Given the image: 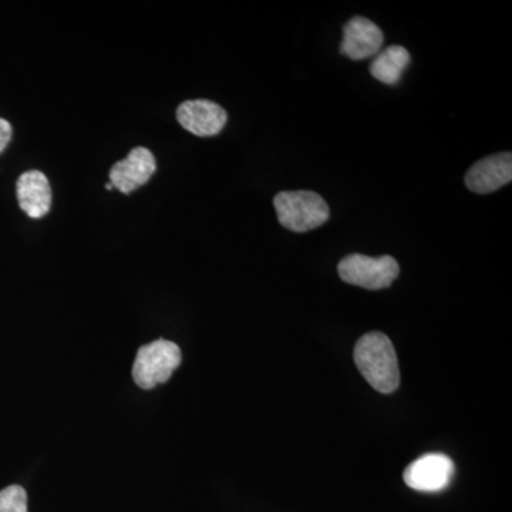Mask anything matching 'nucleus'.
<instances>
[{
  "label": "nucleus",
  "instance_id": "6",
  "mask_svg": "<svg viewBox=\"0 0 512 512\" xmlns=\"http://www.w3.org/2000/svg\"><path fill=\"white\" fill-rule=\"evenodd\" d=\"M177 120L181 127L198 137L217 136L228 120L227 111L210 100L184 101L177 109Z\"/></svg>",
  "mask_w": 512,
  "mask_h": 512
},
{
  "label": "nucleus",
  "instance_id": "13",
  "mask_svg": "<svg viewBox=\"0 0 512 512\" xmlns=\"http://www.w3.org/2000/svg\"><path fill=\"white\" fill-rule=\"evenodd\" d=\"M12 133L9 121L0 119V153L8 147L9 141L12 140Z\"/></svg>",
  "mask_w": 512,
  "mask_h": 512
},
{
  "label": "nucleus",
  "instance_id": "8",
  "mask_svg": "<svg viewBox=\"0 0 512 512\" xmlns=\"http://www.w3.org/2000/svg\"><path fill=\"white\" fill-rule=\"evenodd\" d=\"M384 36L382 29L372 20L355 16L343 28L340 53L350 60H366L375 57L382 50Z\"/></svg>",
  "mask_w": 512,
  "mask_h": 512
},
{
  "label": "nucleus",
  "instance_id": "1",
  "mask_svg": "<svg viewBox=\"0 0 512 512\" xmlns=\"http://www.w3.org/2000/svg\"><path fill=\"white\" fill-rule=\"evenodd\" d=\"M355 363L367 383L377 392H396L400 384L399 362L392 340L384 333H366L357 340Z\"/></svg>",
  "mask_w": 512,
  "mask_h": 512
},
{
  "label": "nucleus",
  "instance_id": "11",
  "mask_svg": "<svg viewBox=\"0 0 512 512\" xmlns=\"http://www.w3.org/2000/svg\"><path fill=\"white\" fill-rule=\"evenodd\" d=\"M409 50L403 46H389L387 49L380 50L370 63L369 72L376 80L387 84V86H396L402 80L404 70L409 67Z\"/></svg>",
  "mask_w": 512,
  "mask_h": 512
},
{
  "label": "nucleus",
  "instance_id": "4",
  "mask_svg": "<svg viewBox=\"0 0 512 512\" xmlns=\"http://www.w3.org/2000/svg\"><path fill=\"white\" fill-rule=\"evenodd\" d=\"M181 365V350L177 343L158 339L138 349L133 366V377L141 389H153L168 382L174 370Z\"/></svg>",
  "mask_w": 512,
  "mask_h": 512
},
{
  "label": "nucleus",
  "instance_id": "3",
  "mask_svg": "<svg viewBox=\"0 0 512 512\" xmlns=\"http://www.w3.org/2000/svg\"><path fill=\"white\" fill-rule=\"evenodd\" d=\"M340 279L346 284L360 286L370 291L389 288L400 274V266L390 255L367 256L352 254L339 262Z\"/></svg>",
  "mask_w": 512,
  "mask_h": 512
},
{
  "label": "nucleus",
  "instance_id": "5",
  "mask_svg": "<svg viewBox=\"0 0 512 512\" xmlns=\"http://www.w3.org/2000/svg\"><path fill=\"white\" fill-rule=\"evenodd\" d=\"M454 476V463L441 453H430L417 458L404 470V483L421 493H437L451 483Z\"/></svg>",
  "mask_w": 512,
  "mask_h": 512
},
{
  "label": "nucleus",
  "instance_id": "2",
  "mask_svg": "<svg viewBox=\"0 0 512 512\" xmlns=\"http://www.w3.org/2000/svg\"><path fill=\"white\" fill-rule=\"evenodd\" d=\"M274 205L282 227L299 234L322 227L329 220L328 204L313 191L279 192Z\"/></svg>",
  "mask_w": 512,
  "mask_h": 512
},
{
  "label": "nucleus",
  "instance_id": "10",
  "mask_svg": "<svg viewBox=\"0 0 512 512\" xmlns=\"http://www.w3.org/2000/svg\"><path fill=\"white\" fill-rule=\"evenodd\" d=\"M16 194L20 208L33 220L45 217L52 207V190L42 171L30 170L20 175Z\"/></svg>",
  "mask_w": 512,
  "mask_h": 512
},
{
  "label": "nucleus",
  "instance_id": "7",
  "mask_svg": "<svg viewBox=\"0 0 512 512\" xmlns=\"http://www.w3.org/2000/svg\"><path fill=\"white\" fill-rule=\"evenodd\" d=\"M157 170L156 158L147 148L136 147L123 161L111 167L110 184L123 194H130L151 180Z\"/></svg>",
  "mask_w": 512,
  "mask_h": 512
},
{
  "label": "nucleus",
  "instance_id": "12",
  "mask_svg": "<svg viewBox=\"0 0 512 512\" xmlns=\"http://www.w3.org/2000/svg\"><path fill=\"white\" fill-rule=\"evenodd\" d=\"M0 512H28V494L20 485L0 491Z\"/></svg>",
  "mask_w": 512,
  "mask_h": 512
},
{
  "label": "nucleus",
  "instance_id": "9",
  "mask_svg": "<svg viewBox=\"0 0 512 512\" xmlns=\"http://www.w3.org/2000/svg\"><path fill=\"white\" fill-rule=\"evenodd\" d=\"M512 180L511 153H498L477 161L466 174L468 190L476 194H490Z\"/></svg>",
  "mask_w": 512,
  "mask_h": 512
}]
</instances>
